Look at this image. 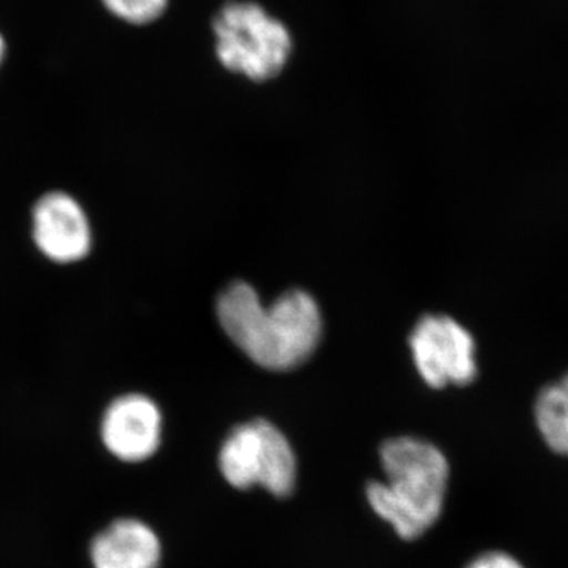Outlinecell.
Here are the masks:
<instances>
[{"mask_svg":"<svg viewBox=\"0 0 568 568\" xmlns=\"http://www.w3.org/2000/svg\"><path fill=\"white\" fill-rule=\"evenodd\" d=\"M224 334L254 364L287 372L305 364L323 335V315L312 294L286 291L264 306L256 290L245 282L230 284L216 301Z\"/></svg>","mask_w":568,"mask_h":568,"instance_id":"obj_1","label":"cell"},{"mask_svg":"<svg viewBox=\"0 0 568 568\" xmlns=\"http://www.w3.org/2000/svg\"><path fill=\"white\" fill-rule=\"evenodd\" d=\"M114 17L133 26L152 24L163 17L170 0H103Z\"/></svg>","mask_w":568,"mask_h":568,"instance_id":"obj_10","label":"cell"},{"mask_svg":"<svg viewBox=\"0 0 568 568\" xmlns=\"http://www.w3.org/2000/svg\"><path fill=\"white\" fill-rule=\"evenodd\" d=\"M159 537L138 519H118L93 538V568H159Z\"/></svg>","mask_w":568,"mask_h":568,"instance_id":"obj_8","label":"cell"},{"mask_svg":"<svg viewBox=\"0 0 568 568\" xmlns=\"http://www.w3.org/2000/svg\"><path fill=\"white\" fill-rule=\"evenodd\" d=\"M534 418L545 444L555 454L568 457V373L541 388Z\"/></svg>","mask_w":568,"mask_h":568,"instance_id":"obj_9","label":"cell"},{"mask_svg":"<svg viewBox=\"0 0 568 568\" xmlns=\"http://www.w3.org/2000/svg\"><path fill=\"white\" fill-rule=\"evenodd\" d=\"M466 568H526L514 556L504 551H489L478 556Z\"/></svg>","mask_w":568,"mask_h":568,"instance_id":"obj_11","label":"cell"},{"mask_svg":"<svg viewBox=\"0 0 568 568\" xmlns=\"http://www.w3.org/2000/svg\"><path fill=\"white\" fill-rule=\"evenodd\" d=\"M387 481L366 488L369 504L399 537L414 540L439 519L448 485L447 458L417 437H395L381 448Z\"/></svg>","mask_w":568,"mask_h":568,"instance_id":"obj_2","label":"cell"},{"mask_svg":"<svg viewBox=\"0 0 568 568\" xmlns=\"http://www.w3.org/2000/svg\"><path fill=\"white\" fill-rule=\"evenodd\" d=\"M162 413L148 396H121L108 407L102 424L104 446L126 463L151 458L162 443Z\"/></svg>","mask_w":568,"mask_h":568,"instance_id":"obj_7","label":"cell"},{"mask_svg":"<svg viewBox=\"0 0 568 568\" xmlns=\"http://www.w3.org/2000/svg\"><path fill=\"white\" fill-rule=\"evenodd\" d=\"M3 51H6V47H3V39L0 37V62H2Z\"/></svg>","mask_w":568,"mask_h":568,"instance_id":"obj_12","label":"cell"},{"mask_svg":"<svg viewBox=\"0 0 568 568\" xmlns=\"http://www.w3.org/2000/svg\"><path fill=\"white\" fill-rule=\"evenodd\" d=\"M220 469L235 488L260 485L278 497L293 493L297 477L290 440L263 418L235 426L220 450Z\"/></svg>","mask_w":568,"mask_h":568,"instance_id":"obj_4","label":"cell"},{"mask_svg":"<svg viewBox=\"0 0 568 568\" xmlns=\"http://www.w3.org/2000/svg\"><path fill=\"white\" fill-rule=\"evenodd\" d=\"M215 58L230 73L252 82L275 80L294 52L286 24L254 0H227L212 20Z\"/></svg>","mask_w":568,"mask_h":568,"instance_id":"obj_3","label":"cell"},{"mask_svg":"<svg viewBox=\"0 0 568 568\" xmlns=\"http://www.w3.org/2000/svg\"><path fill=\"white\" fill-rule=\"evenodd\" d=\"M409 346L417 372L429 387H463L476 381V339L454 317H422L409 336Z\"/></svg>","mask_w":568,"mask_h":568,"instance_id":"obj_5","label":"cell"},{"mask_svg":"<svg viewBox=\"0 0 568 568\" xmlns=\"http://www.w3.org/2000/svg\"><path fill=\"white\" fill-rule=\"evenodd\" d=\"M33 241L48 260L58 264L78 263L91 252L88 216L69 194H47L33 209Z\"/></svg>","mask_w":568,"mask_h":568,"instance_id":"obj_6","label":"cell"}]
</instances>
